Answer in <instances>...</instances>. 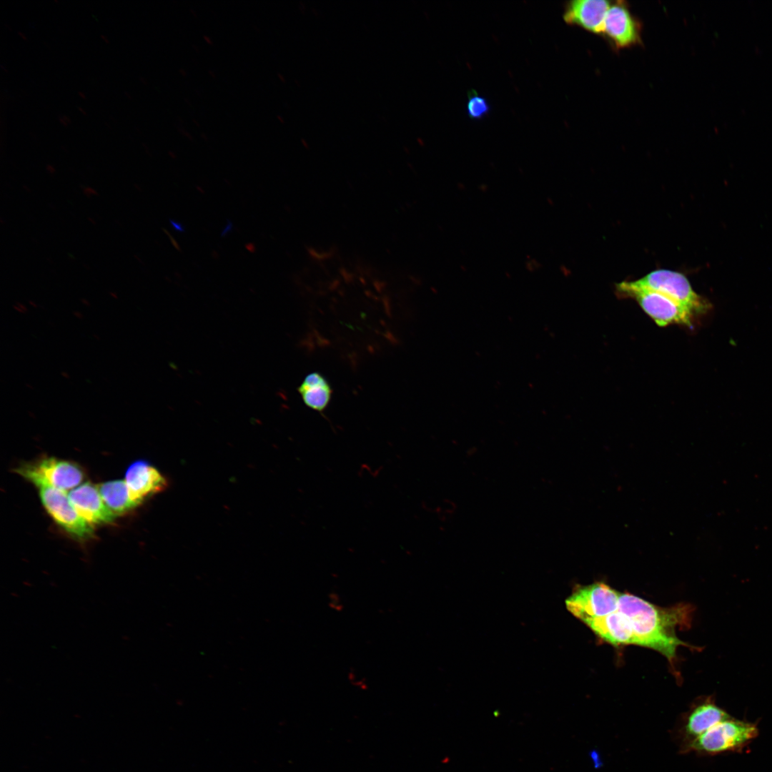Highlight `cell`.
<instances>
[{
	"label": "cell",
	"mask_w": 772,
	"mask_h": 772,
	"mask_svg": "<svg viewBox=\"0 0 772 772\" xmlns=\"http://www.w3.org/2000/svg\"><path fill=\"white\" fill-rule=\"evenodd\" d=\"M491 109L488 99L480 95L475 89L467 92L466 113L472 120H480L489 114Z\"/></svg>",
	"instance_id": "2e32d148"
},
{
	"label": "cell",
	"mask_w": 772,
	"mask_h": 772,
	"mask_svg": "<svg viewBox=\"0 0 772 772\" xmlns=\"http://www.w3.org/2000/svg\"><path fill=\"white\" fill-rule=\"evenodd\" d=\"M59 120L60 123H61V124H63L64 126H65V127H66V126L67 125V124H68V123H67V122H66L65 121V119H64L63 116H59Z\"/></svg>",
	"instance_id": "44dd1931"
},
{
	"label": "cell",
	"mask_w": 772,
	"mask_h": 772,
	"mask_svg": "<svg viewBox=\"0 0 772 772\" xmlns=\"http://www.w3.org/2000/svg\"><path fill=\"white\" fill-rule=\"evenodd\" d=\"M29 303H30V305H32V306H34V307H37V306H36V305L35 304V302H32V301H31V300L29 301Z\"/></svg>",
	"instance_id": "83f0119b"
},
{
	"label": "cell",
	"mask_w": 772,
	"mask_h": 772,
	"mask_svg": "<svg viewBox=\"0 0 772 772\" xmlns=\"http://www.w3.org/2000/svg\"><path fill=\"white\" fill-rule=\"evenodd\" d=\"M13 307L18 312L25 313L27 312L26 307L21 302H16Z\"/></svg>",
	"instance_id": "e0dca14e"
},
{
	"label": "cell",
	"mask_w": 772,
	"mask_h": 772,
	"mask_svg": "<svg viewBox=\"0 0 772 772\" xmlns=\"http://www.w3.org/2000/svg\"><path fill=\"white\" fill-rule=\"evenodd\" d=\"M602 640L613 645H637L630 625L618 610L584 623Z\"/></svg>",
	"instance_id": "4fadbf2b"
},
{
	"label": "cell",
	"mask_w": 772,
	"mask_h": 772,
	"mask_svg": "<svg viewBox=\"0 0 772 772\" xmlns=\"http://www.w3.org/2000/svg\"><path fill=\"white\" fill-rule=\"evenodd\" d=\"M46 170L51 174H54L55 172V169L52 165L50 164L46 165Z\"/></svg>",
	"instance_id": "ffe728a7"
},
{
	"label": "cell",
	"mask_w": 772,
	"mask_h": 772,
	"mask_svg": "<svg viewBox=\"0 0 772 772\" xmlns=\"http://www.w3.org/2000/svg\"><path fill=\"white\" fill-rule=\"evenodd\" d=\"M18 34H19V36H21V38H23V39H24V40H26V37L25 36L24 34H23L22 32H21L20 31H18Z\"/></svg>",
	"instance_id": "cb8c5ba5"
},
{
	"label": "cell",
	"mask_w": 772,
	"mask_h": 772,
	"mask_svg": "<svg viewBox=\"0 0 772 772\" xmlns=\"http://www.w3.org/2000/svg\"><path fill=\"white\" fill-rule=\"evenodd\" d=\"M637 284L658 292L680 304L699 317L711 310V303L697 294L682 273L658 269L634 281Z\"/></svg>",
	"instance_id": "277c9868"
},
{
	"label": "cell",
	"mask_w": 772,
	"mask_h": 772,
	"mask_svg": "<svg viewBox=\"0 0 772 772\" xmlns=\"http://www.w3.org/2000/svg\"><path fill=\"white\" fill-rule=\"evenodd\" d=\"M81 302H82V303H83V304H84V305H86V306H89V305H90V304H89V301H88L87 300L84 299V298H82V299H81Z\"/></svg>",
	"instance_id": "603a6c76"
},
{
	"label": "cell",
	"mask_w": 772,
	"mask_h": 772,
	"mask_svg": "<svg viewBox=\"0 0 772 772\" xmlns=\"http://www.w3.org/2000/svg\"><path fill=\"white\" fill-rule=\"evenodd\" d=\"M101 37L105 42L109 43L108 39L104 35L101 34Z\"/></svg>",
	"instance_id": "d4e9b609"
},
{
	"label": "cell",
	"mask_w": 772,
	"mask_h": 772,
	"mask_svg": "<svg viewBox=\"0 0 772 772\" xmlns=\"http://www.w3.org/2000/svg\"><path fill=\"white\" fill-rule=\"evenodd\" d=\"M618 610L629 622L637 645L654 649L670 660L679 645H687L677 638L676 629L691 623V605L660 608L633 594L620 593Z\"/></svg>",
	"instance_id": "6da1fadb"
},
{
	"label": "cell",
	"mask_w": 772,
	"mask_h": 772,
	"mask_svg": "<svg viewBox=\"0 0 772 772\" xmlns=\"http://www.w3.org/2000/svg\"><path fill=\"white\" fill-rule=\"evenodd\" d=\"M96 487L104 502L115 516L123 515L138 506L131 499L124 480L107 481Z\"/></svg>",
	"instance_id": "9a60e30c"
},
{
	"label": "cell",
	"mask_w": 772,
	"mask_h": 772,
	"mask_svg": "<svg viewBox=\"0 0 772 772\" xmlns=\"http://www.w3.org/2000/svg\"><path fill=\"white\" fill-rule=\"evenodd\" d=\"M758 735L756 723L730 717L710 728L694 740L685 753L693 752L702 756H715L739 752Z\"/></svg>",
	"instance_id": "7a4b0ae2"
},
{
	"label": "cell",
	"mask_w": 772,
	"mask_h": 772,
	"mask_svg": "<svg viewBox=\"0 0 772 772\" xmlns=\"http://www.w3.org/2000/svg\"><path fill=\"white\" fill-rule=\"evenodd\" d=\"M83 191L87 197H90L91 195H97V192L91 187H84L83 189Z\"/></svg>",
	"instance_id": "ac0fdd59"
},
{
	"label": "cell",
	"mask_w": 772,
	"mask_h": 772,
	"mask_svg": "<svg viewBox=\"0 0 772 772\" xmlns=\"http://www.w3.org/2000/svg\"><path fill=\"white\" fill-rule=\"evenodd\" d=\"M620 593L602 582L578 587L566 600L567 609L583 623L618 608Z\"/></svg>",
	"instance_id": "8992f818"
},
{
	"label": "cell",
	"mask_w": 772,
	"mask_h": 772,
	"mask_svg": "<svg viewBox=\"0 0 772 772\" xmlns=\"http://www.w3.org/2000/svg\"><path fill=\"white\" fill-rule=\"evenodd\" d=\"M298 391L305 404L318 412L326 408L332 395L331 387L319 372H312L306 376Z\"/></svg>",
	"instance_id": "5bb4252c"
},
{
	"label": "cell",
	"mask_w": 772,
	"mask_h": 772,
	"mask_svg": "<svg viewBox=\"0 0 772 772\" xmlns=\"http://www.w3.org/2000/svg\"><path fill=\"white\" fill-rule=\"evenodd\" d=\"M170 222H171V224L172 225V227L174 228V229H176L177 231H179V232H184V227L180 223L176 222H174L173 220H170Z\"/></svg>",
	"instance_id": "d6986e66"
},
{
	"label": "cell",
	"mask_w": 772,
	"mask_h": 772,
	"mask_svg": "<svg viewBox=\"0 0 772 772\" xmlns=\"http://www.w3.org/2000/svg\"><path fill=\"white\" fill-rule=\"evenodd\" d=\"M618 295L635 300L643 310L660 327L678 324L691 327L696 317L667 296L637 284L623 281L615 286Z\"/></svg>",
	"instance_id": "3957f363"
},
{
	"label": "cell",
	"mask_w": 772,
	"mask_h": 772,
	"mask_svg": "<svg viewBox=\"0 0 772 772\" xmlns=\"http://www.w3.org/2000/svg\"><path fill=\"white\" fill-rule=\"evenodd\" d=\"M38 488L43 506L57 525L79 540L94 536L93 525L76 512L66 493L49 486Z\"/></svg>",
	"instance_id": "52a82bcc"
},
{
	"label": "cell",
	"mask_w": 772,
	"mask_h": 772,
	"mask_svg": "<svg viewBox=\"0 0 772 772\" xmlns=\"http://www.w3.org/2000/svg\"><path fill=\"white\" fill-rule=\"evenodd\" d=\"M731 717L711 698L697 703L675 727L674 737L681 753L698 737L718 722Z\"/></svg>",
	"instance_id": "ba28073f"
},
{
	"label": "cell",
	"mask_w": 772,
	"mask_h": 772,
	"mask_svg": "<svg viewBox=\"0 0 772 772\" xmlns=\"http://www.w3.org/2000/svg\"><path fill=\"white\" fill-rule=\"evenodd\" d=\"M78 94L82 99L86 98V96L81 91H79Z\"/></svg>",
	"instance_id": "484cf974"
},
{
	"label": "cell",
	"mask_w": 772,
	"mask_h": 772,
	"mask_svg": "<svg viewBox=\"0 0 772 772\" xmlns=\"http://www.w3.org/2000/svg\"><path fill=\"white\" fill-rule=\"evenodd\" d=\"M74 315L75 317H76L79 319H82V317H83L82 314L81 312H78V311H74Z\"/></svg>",
	"instance_id": "7402d4cb"
},
{
	"label": "cell",
	"mask_w": 772,
	"mask_h": 772,
	"mask_svg": "<svg viewBox=\"0 0 772 772\" xmlns=\"http://www.w3.org/2000/svg\"><path fill=\"white\" fill-rule=\"evenodd\" d=\"M67 495L76 512L91 525L114 521L115 515L104 502L97 487L91 483L81 484Z\"/></svg>",
	"instance_id": "30bf717a"
},
{
	"label": "cell",
	"mask_w": 772,
	"mask_h": 772,
	"mask_svg": "<svg viewBox=\"0 0 772 772\" xmlns=\"http://www.w3.org/2000/svg\"><path fill=\"white\" fill-rule=\"evenodd\" d=\"M78 109H79V111H80L81 112H82V113H83L84 114H86V112H84V110L82 109V108H81V107H78Z\"/></svg>",
	"instance_id": "f1b7e54d"
},
{
	"label": "cell",
	"mask_w": 772,
	"mask_h": 772,
	"mask_svg": "<svg viewBox=\"0 0 772 772\" xmlns=\"http://www.w3.org/2000/svg\"><path fill=\"white\" fill-rule=\"evenodd\" d=\"M61 375H64V376H65V377H66V378H69V375H68V374H67V373H66V372H61Z\"/></svg>",
	"instance_id": "4316f807"
},
{
	"label": "cell",
	"mask_w": 772,
	"mask_h": 772,
	"mask_svg": "<svg viewBox=\"0 0 772 772\" xmlns=\"http://www.w3.org/2000/svg\"><path fill=\"white\" fill-rule=\"evenodd\" d=\"M129 496L138 505L147 498L165 489L167 480L160 472L144 460L129 465L125 480Z\"/></svg>",
	"instance_id": "9c48e42d"
},
{
	"label": "cell",
	"mask_w": 772,
	"mask_h": 772,
	"mask_svg": "<svg viewBox=\"0 0 772 772\" xmlns=\"http://www.w3.org/2000/svg\"><path fill=\"white\" fill-rule=\"evenodd\" d=\"M603 34L618 48L629 47L640 40L638 24L627 6L621 3L610 6L605 16Z\"/></svg>",
	"instance_id": "8fae6325"
},
{
	"label": "cell",
	"mask_w": 772,
	"mask_h": 772,
	"mask_svg": "<svg viewBox=\"0 0 772 772\" xmlns=\"http://www.w3.org/2000/svg\"><path fill=\"white\" fill-rule=\"evenodd\" d=\"M110 295H112V297H114V298H117V295H116L115 293H114V292H110Z\"/></svg>",
	"instance_id": "f546056e"
},
{
	"label": "cell",
	"mask_w": 772,
	"mask_h": 772,
	"mask_svg": "<svg viewBox=\"0 0 772 772\" xmlns=\"http://www.w3.org/2000/svg\"><path fill=\"white\" fill-rule=\"evenodd\" d=\"M610 7L605 0H575L565 6L563 19L595 34H603L604 21Z\"/></svg>",
	"instance_id": "7c38bea8"
},
{
	"label": "cell",
	"mask_w": 772,
	"mask_h": 772,
	"mask_svg": "<svg viewBox=\"0 0 772 772\" xmlns=\"http://www.w3.org/2000/svg\"><path fill=\"white\" fill-rule=\"evenodd\" d=\"M15 472L37 488L49 486L65 493L76 488L84 479L79 465L54 457L23 463Z\"/></svg>",
	"instance_id": "5b68a950"
}]
</instances>
